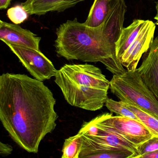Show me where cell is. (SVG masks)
I'll return each mask as SVG.
<instances>
[{
  "label": "cell",
  "mask_w": 158,
  "mask_h": 158,
  "mask_svg": "<svg viewBox=\"0 0 158 158\" xmlns=\"http://www.w3.org/2000/svg\"><path fill=\"white\" fill-rule=\"evenodd\" d=\"M56 99L48 87L22 74L0 76V120L13 140L28 152L56 128Z\"/></svg>",
  "instance_id": "cell-1"
},
{
  "label": "cell",
  "mask_w": 158,
  "mask_h": 158,
  "mask_svg": "<svg viewBox=\"0 0 158 158\" xmlns=\"http://www.w3.org/2000/svg\"><path fill=\"white\" fill-rule=\"evenodd\" d=\"M56 34L54 47L59 57L85 62H99L116 75L126 70L116 55V43L121 35L118 29L102 24L89 27L75 18L62 24Z\"/></svg>",
  "instance_id": "cell-2"
},
{
  "label": "cell",
  "mask_w": 158,
  "mask_h": 158,
  "mask_svg": "<svg viewBox=\"0 0 158 158\" xmlns=\"http://www.w3.org/2000/svg\"><path fill=\"white\" fill-rule=\"evenodd\" d=\"M110 84L111 92L120 101L136 105L158 119V100L144 83L137 69L114 75Z\"/></svg>",
  "instance_id": "cell-3"
},
{
  "label": "cell",
  "mask_w": 158,
  "mask_h": 158,
  "mask_svg": "<svg viewBox=\"0 0 158 158\" xmlns=\"http://www.w3.org/2000/svg\"><path fill=\"white\" fill-rule=\"evenodd\" d=\"M54 82L60 89L70 105L87 110H100L108 98V90L77 85L66 79L57 71Z\"/></svg>",
  "instance_id": "cell-4"
},
{
  "label": "cell",
  "mask_w": 158,
  "mask_h": 158,
  "mask_svg": "<svg viewBox=\"0 0 158 158\" xmlns=\"http://www.w3.org/2000/svg\"><path fill=\"white\" fill-rule=\"evenodd\" d=\"M98 125L114 133L129 142L138 145L154 136L141 122L118 115L105 113L92 119Z\"/></svg>",
  "instance_id": "cell-5"
},
{
  "label": "cell",
  "mask_w": 158,
  "mask_h": 158,
  "mask_svg": "<svg viewBox=\"0 0 158 158\" xmlns=\"http://www.w3.org/2000/svg\"><path fill=\"white\" fill-rule=\"evenodd\" d=\"M5 44L35 79L43 82L56 75L57 70L52 62L40 50L11 43Z\"/></svg>",
  "instance_id": "cell-6"
},
{
  "label": "cell",
  "mask_w": 158,
  "mask_h": 158,
  "mask_svg": "<svg viewBox=\"0 0 158 158\" xmlns=\"http://www.w3.org/2000/svg\"><path fill=\"white\" fill-rule=\"evenodd\" d=\"M57 72L77 85L108 90L110 89V81L99 68L92 64H64Z\"/></svg>",
  "instance_id": "cell-7"
},
{
  "label": "cell",
  "mask_w": 158,
  "mask_h": 158,
  "mask_svg": "<svg viewBox=\"0 0 158 158\" xmlns=\"http://www.w3.org/2000/svg\"><path fill=\"white\" fill-rule=\"evenodd\" d=\"M156 25L152 21H145L136 39L119 59L127 71H135L144 53L148 52L154 39Z\"/></svg>",
  "instance_id": "cell-8"
},
{
  "label": "cell",
  "mask_w": 158,
  "mask_h": 158,
  "mask_svg": "<svg viewBox=\"0 0 158 158\" xmlns=\"http://www.w3.org/2000/svg\"><path fill=\"white\" fill-rule=\"evenodd\" d=\"M0 40L9 43L40 50L41 38L29 30L24 29L15 24L0 21Z\"/></svg>",
  "instance_id": "cell-9"
},
{
  "label": "cell",
  "mask_w": 158,
  "mask_h": 158,
  "mask_svg": "<svg viewBox=\"0 0 158 158\" xmlns=\"http://www.w3.org/2000/svg\"><path fill=\"white\" fill-rule=\"evenodd\" d=\"M148 52L138 71L158 100V37L153 40Z\"/></svg>",
  "instance_id": "cell-10"
},
{
  "label": "cell",
  "mask_w": 158,
  "mask_h": 158,
  "mask_svg": "<svg viewBox=\"0 0 158 158\" xmlns=\"http://www.w3.org/2000/svg\"><path fill=\"white\" fill-rule=\"evenodd\" d=\"M85 0H26L21 3L29 15H42L50 12H61Z\"/></svg>",
  "instance_id": "cell-11"
},
{
  "label": "cell",
  "mask_w": 158,
  "mask_h": 158,
  "mask_svg": "<svg viewBox=\"0 0 158 158\" xmlns=\"http://www.w3.org/2000/svg\"><path fill=\"white\" fill-rule=\"evenodd\" d=\"M145 22V20L135 19L129 26L123 28L116 43V55L119 60L136 39Z\"/></svg>",
  "instance_id": "cell-12"
},
{
  "label": "cell",
  "mask_w": 158,
  "mask_h": 158,
  "mask_svg": "<svg viewBox=\"0 0 158 158\" xmlns=\"http://www.w3.org/2000/svg\"><path fill=\"white\" fill-rule=\"evenodd\" d=\"M114 0H95L85 24L90 27L101 25L109 15Z\"/></svg>",
  "instance_id": "cell-13"
},
{
  "label": "cell",
  "mask_w": 158,
  "mask_h": 158,
  "mask_svg": "<svg viewBox=\"0 0 158 158\" xmlns=\"http://www.w3.org/2000/svg\"><path fill=\"white\" fill-rule=\"evenodd\" d=\"M122 103L133 111L139 120L149 130L153 136H158V119L134 104L122 102Z\"/></svg>",
  "instance_id": "cell-14"
},
{
  "label": "cell",
  "mask_w": 158,
  "mask_h": 158,
  "mask_svg": "<svg viewBox=\"0 0 158 158\" xmlns=\"http://www.w3.org/2000/svg\"><path fill=\"white\" fill-rule=\"evenodd\" d=\"M82 145V134L79 132L75 135L66 139L63 146L62 158H79Z\"/></svg>",
  "instance_id": "cell-15"
},
{
  "label": "cell",
  "mask_w": 158,
  "mask_h": 158,
  "mask_svg": "<svg viewBox=\"0 0 158 158\" xmlns=\"http://www.w3.org/2000/svg\"><path fill=\"white\" fill-rule=\"evenodd\" d=\"M105 105L107 109L112 113H114L117 114L121 116L131 118L140 122L136 114L131 110L126 107L121 101L119 102L116 101L112 99L108 98L105 102Z\"/></svg>",
  "instance_id": "cell-16"
},
{
  "label": "cell",
  "mask_w": 158,
  "mask_h": 158,
  "mask_svg": "<svg viewBox=\"0 0 158 158\" xmlns=\"http://www.w3.org/2000/svg\"><path fill=\"white\" fill-rule=\"evenodd\" d=\"M7 15L14 24L19 25L27 20L29 15L21 4L10 8L7 11Z\"/></svg>",
  "instance_id": "cell-17"
},
{
  "label": "cell",
  "mask_w": 158,
  "mask_h": 158,
  "mask_svg": "<svg viewBox=\"0 0 158 158\" xmlns=\"http://www.w3.org/2000/svg\"><path fill=\"white\" fill-rule=\"evenodd\" d=\"M139 156L158 150V136H154L137 146Z\"/></svg>",
  "instance_id": "cell-18"
},
{
  "label": "cell",
  "mask_w": 158,
  "mask_h": 158,
  "mask_svg": "<svg viewBox=\"0 0 158 158\" xmlns=\"http://www.w3.org/2000/svg\"><path fill=\"white\" fill-rule=\"evenodd\" d=\"M13 148L9 144L0 142V154L1 156H6L11 154Z\"/></svg>",
  "instance_id": "cell-19"
},
{
  "label": "cell",
  "mask_w": 158,
  "mask_h": 158,
  "mask_svg": "<svg viewBox=\"0 0 158 158\" xmlns=\"http://www.w3.org/2000/svg\"><path fill=\"white\" fill-rule=\"evenodd\" d=\"M139 158H158V150L143 154L139 156Z\"/></svg>",
  "instance_id": "cell-20"
},
{
  "label": "cell",
  "mask_w": 158,
  "mask_h": 158,
  "mask_svg": "<svg viewBox=\"0 0 158 158\" xmlns=\"http://www.w3.org/2000/svg\"><path fill=\"white\" fill-rule=\"evenodd\" d=\"M12 0H0V9L5 10L7 9L10 4Z\"/></svg>",
  "instance_id": "cell-21"
},
{
  "label": "cell",
  "mask_w": 158,
  "mask_h": 158,
  "mask_svg": "<svg viewBox=\"0 0 158 158\" xmlns=\"http://www.w3.org/2000/svg\"><path fill=\"white\" fill-rule=\"evenodd\" d=\"M154 19L156 20L157 24L158 25V13H157V14H156V16L154 17Z\"/></svg>",
  "instance_id": "cell-22"
},
{
  "label": "cell",
  "mask_w": 158,
  "mask_h": 158,
  "mask_svg": "<svg viewBox=\"0 0 158 158\" xmlns=\"http://www.w3.org/2000/svg\"><path fill=\"white\" fill-rule=\"evenodd\" d=\"M156 10L157 13H158V0H157V2H156Z\"/></svg>",
  "instance_id": "cell-23"
}]
</instances>
